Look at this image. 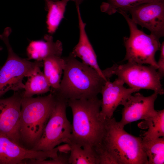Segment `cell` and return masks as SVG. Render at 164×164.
<instances>
[{
	"instance_id": "6",
	"label": "cell",
	"mask_w": 164,
	"mask_h": 164,
	"mask_svg": "<svg viewBox=\"0 0 164 164\" xmlns=\"http://www.w3.org/2000/svg\"><path fill=\"white\" fill-rule=\"evenodd\" d=\"M124 17L128 25L130 35L123 37L126 54L123 61L142 64H148L157 70L158 66L155 56L159 50L161 44L154 35H148L139 29L135 24L125 12L118 11Z\"/></svg>"
},
{
	"instance_id": "22",
	"label": "cell",
	"mask_w": 164,
	"mask_h": 164,
	"mask_svg": "<svg viewBox=\"0 0 164 164\" xmlns=\"http://www.w3.org/2000/svg\"><path fill=\"white\" fill-rule=\"evenodd\" d=\"M100 5L101 11L111 15L118 10L125 11L142 4L155 0H105Z\"/></svg>"
},
{
	"instance_id": "8",
	"label": "cell",
	"mask_w": 164,
	"mask_h": 164,
	"mask_svg": "<svg viewBox=\"0 0 164 164\" xmlns=\"http://www.w3.org/2000/svg\"><path fill=\"white\" fill-rule=\"evenodd\" d=\"M111 73L122 80L130 88L153 91L163 95L164 91L161 83L162 79L157 69L151 66L127 62L114 64L110 67Z\"/></svg>"
},
{
	"instance_id": "16",
	"label": "cell",
	"mask_w": 164,
	"mask_h": 164,
	"mask_svg": "<svg viewBox=\"0 0 164 164\" xmlns=\"http://www.w3.org/2000/svg\"><path fill=\"white\" fill-rule=\"evenodd\" d=\"M43 74L51 88V91L59 88L61 78L65 67L64 57L61 56H50L43 61Z\"/></svg>"
},
{
	"instance_id": "4",
	"label": "cell",
	"mask_w": 164,
	"mask_h": 164,
	"mask_svg": "<svg viewBox=\"0 0 164 164\" xmlns=\"http://www.w3.org/2000/svg\"><path fill=\"white\" fill-rule=\"evenodd\" d=\"M113 117L106 119L101 150L110 153L117 164H148L142 138L127 133Z\"/></svg>"
},
{
	"instance_id": "11",
	"label": "cell",
	"mask_w": 164,
	"mask_h": 164,
	"mask_svg": "<svg viewBox=\"0 0 164 164\" xmlns=\"http://www.w3.org/2000/svg\"><path fill=\"white\" fill-rule=\"evenodd\" d=\"M57 155L56 148L47 151H34L26 149L0 135V164H26L29 159H46L54 158Z\"/></svg>"
},
{
	"instance_id": "24",
	"label": "cell",
	"mask_w": 164,
	"mask_h": 164,
	"mask_svg": "<svg viewBox=\"0 0 164 164\" xmlns=\"http://www.w3.org/2000/svg\"><path fill=\"white\" fill-rule=\"evenodd\" d=\"M159 50L160 56L159 60L157 63L158 68L157 72L162 79L164 76V42L161 44Z\"/></svg>"
},
{
	"instance_id": "26",
	"label": "cell",
	"mask_w": 164,
	"mask_h": 164,
	"mask_svg": "<svg viewBox=\"0 0 164 164\" xmlns=\"http://www.w3.org/2000/svg\"><path fill=\"white\" fill-rule=\"evenodd\" d=\"M57 1L58 0H45V1ZM69 1H71L74 2L76 5H79L85 0H69Z\"/></svg>"
},
{
	"instance_id": "15",
	"label": "cell",
	"mask_w": 164,
	"mask_h": 164,
	"mask_svg": "<svg viewBox=\"0 0 164 164\" xmlns=\"http://www.w3.org/2000/svg\"><path fill=\"white\" fill-rule=\"evenodd\" d=\"M63 50L61 42L53 40L51 35H45L44 40H32L26 48L27 59L37 61H43L52 56H61Z\"/></svg>"
},
{
	"instance_id": "27",
	"label": "cell",
	"mask_w": 164,
	"mask_h": 164,
	"mask_svg": "<svg viewBox=\"0 0 164 164\" xmlns=\"http://www.w3.org/2000/svg\"><path fill=\"white\" fill-rule=\"evenodd\" d=\"M2 47L0 46V51L2 50Z\"/></svg>"
},
{
	"instance_id": "5",
	"label": "cell",
	"mask_w": 164,
	"mask_h": 164,
	"mask_svg": "<svg viewBox=\"0 0 164 164\" xmlns=\"http://www.w3.org/2000/svg\"><path fill=\"white\" fill-rule=\"evenodd\" d=\"M12 31L11 28L8 27L0 34V39L8 51L7 60L0 69V98L9 91L15 92L23 89L24 78L31 76L43 66V61L31 62L19 57L14 52L9 39Z\"/></svg>"
},
{
	"instance_id": "20",
	"label": "cell",
	"mask_w": 164,
	"mask_h": 164,
	"mask_svg": "<svg viewBox=\"0 0 164 164\" xmlns=\"http://www.w3.org/2000/svg\"><path fill=\"white\" fill-rule=\"evenodd\" d=\"M142 143L147 157L148 164H164V137L152 139H142Z\"/></svg>"
},
{
	"instance_id": "1",
	"label": "cell",
	"mask_w": 164,
	"mask_h": 164,
	"mask_svg": "<svg viewBox=\"0 0 164 164\" xmlns=\"http://www.w3.org/2000/svg\"><path fill=\"white\" fill-rule=\"evenodd\" d=\"M101 100L97 97L89 99H69L73 121L70 141L97 154L101 149L105 135L106 119L100 114Z\"/></svg>"
},
{
	"instance_id": "17",
	"label": "cell",
	"mask_w": 164,
	"mask_h": 164,
	"mask_svg": "<svg viewBox=\"0 0 164 164\" xmlns=\"http://www.w3.org/2000/svg\"><path fill=\"white\" fill-rule=\"evenodd\" d=\"M47 11L46 24L48 32L54 33L64 18L66 6L69 0L45 1Z\"/></svg>"
},
{
	"instance_id": "19",
	"label": "cell",
	"mask_w": 164,
	"mask_h": 164,
	"mask_svg": "<svg viewBox=\"0 0 164 164\" xmlns=\"http://www.w3.org/2000/svg\"><path fill=\"white\" fill-rule=\"evenodd\" d=\"M139 124L142 128L148 130L143 134L142 139L149 140L164 136V110L157 111L153 116Z\"/></svg>"
},
{
	"instance_id": "13",
	"label": "cell",
	"mask_w": 164,
	"mask_h": 164,
	"mask_svg": "<svg viewBox=\"0 0 164 164\" xmlns=\"http://www.w3.org/2000/svg\"><path fill=\"white\" fill-rule=\"evenodd\" d=\"M123 81L117 78L113 81H107L103 86L100 93L102 95L100 114L106 119L113 117L115 111L120 105H123L128 97L138 89L126 88Z\"/></svg>"
},
{
	"instance_id": "7",
	"label": "cell",
	"mask_w": 164,
	"mask_h": 164,
	"mask_svg": "<svg viewBox=\"0 0 164 164\" xmlns=\"http://www.w3.org/2000/svg\"><path fill=\"white\" fill-rule=\"evenodd\" d=\"M56 103L40 139L31 150L47 151L62 143H69L72 125L68 119L67 100L56 96Z\"/></svg>"
},
{
	"instance_id": "10",
	"label": "cell",
	"mask_w": 164,
	"mask_h": 164,
	"mask_svg": "<svg viewBox=\"0 0 164 164\" xmlns=\"http://www.w3.org/2000/svg\"><path fill=\"white\" fill-rule=\"evenodd\" d=\"M22 98L19 91L7 98H0V135L22 146L19 129Z\"/></svg>"
},
{
	"instance_id": "9",
	"label": "cell",
	"mask_w": 164,
	"mask_h": 164,
	"mask_svg": "<svg viewBox=\"0 0 164 164\" xmlns=\"http://www.w3.org/2000/svg\"><path fill=\"white\" fill-rule=\"evenodd\" d=\"M137 25L148 29L159 38L164 36V0L144 3L124 11Z\"/></svg>"
},
{
	"instance_id": "25",
	"label": "cell",
	"mask_w": 164,
	"mask_h": 164,
	"mask_svg": "<svg viewBox=\"0 0 164 164\" xmlns=\"http://www.w3.org/2000/svg\"><path fill=\"white\" fill-rule=\"evenodd\" d=\"M56 147L59 153L69 154H70L71 150V145L67 143L57 146Z\"/></svg>"
},
{
	"instance_id": "3",
	"label": "cell",
	"mask_w": 164,
	"mask_h": 164,
	"mask_svg": "<svg viewBox=\"0 0 164 164\" xmlns=\"http://www.w3.org/2000/svg\"><path fill=\"white\" fill-rule=\"evenodd\" d=\"M55 95L23 97L21 102L19 134L22 146L32 149L41 137L55 106Z\"/></svg>"
},
{
	"instance_id": "2",
	"label": "cell",
	"mask_w": 164,
	"mask_h": 164,
	"mask_svg": "<svg viewBox=\"0 0 164 164\" xmlns=\"http://www.w3.org/2000/svg\"><path fill=\"white\" fill-rule=\"evenodd\" d=\"M64 58L65 64L63 78L59 88L51 92L67 100L97 97L105 83L109 80L77 60L71 53Z\"/></svg>"
},
{
	"instance_id": "18",
	"label": "cell",
	"mask_w": 164,
	"mask_h": 164,
	"mask_svg": "<svg viewBox=\"0 0 164 164\" xmlns=\"http://www.w3.org/2000/svg\"><path fill=\"white\" fill-rule=\"evenodd\" d=\"M27 78L22 93L23 97H32L51 91L50 86L40 69Z\"/></svg>"
},
{
	"instance_id": "23",
	"label": "cell",
	"mask_w": 164,
	"mask_h": 164,
	"mask_svg": "<svg viewBox=\"0 0 164 164\" xmlns=\"http://www.w3.org/2000/svg\"><path fill=\"white\" fill-rule=\"evenodd\" d=\"M70 154H67L59 153L57 155L49 160H42L30 159L27 160L26 164H69L68 161Z\"/></svg>"
},
{
	"instance_id": "21",
	"label": "cell",
	"mask_w": 164,
	"mask_h": 164,
	"mask_svg": "<svg viewBox=\"0 0 164 164\" xmlns=\"http://www.w3.org/2000/svg\"><path fill=\"white\" fill-rule=\"evenodd\" d=\"M71 150L69 164H99L98 155L94 150L83 147L77 144L69 143Z\"/></svg>"
},
{
	"instance_id": "14",
	"label": "cell",
	"mask_w": 164,
	"mask_h": 164,
	"mask_svg": "<svg viewBox=\"0 0 164 164\" xmlns=\"http://www.w3.org/2000/svg\"><path fill=\"white\" fill-rule=\"evenodd\" d=\"M78 18L79 36L77 44L70 53L75 57L80 58L83 63L93 68L102 77L107 79L98 63L97 56L85 30L86 24L82 19L80 6H76Z\"/></svg>"
},
{
	"instance_id": "12",
	"label": "cell",
	"mask_w": 164,
	"mask_h": 164,
	"mask_svg": "<svg viewBox=\"0 0 164 164\" xmlns=\"http://www.w3.org/2000/svg\"><path fill=\"white\" fill-rule=\"evenodd\" d=\"M158 94L154 92L145 96L137 92L131 95L123 105L121 118L118 122L121 127L140 120H146L155 115L157 111L154 108L155 102Z\"/></svg>"
}]
</instances>
